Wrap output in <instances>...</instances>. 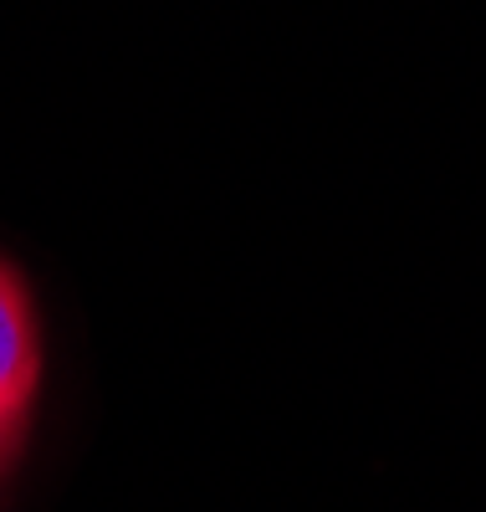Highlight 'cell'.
Returning <instances> with one entry per match:
<instances>
[{
    "label": "cell",
    "instance_id": "obj_1",
    "mask_svg": "<svg viewBox=\"0 0 486 512\" xmlns=\"http://www.w3.org/2000/svg\"><path fill=\"white\" fill-rule=\"evenodd\" d=\"M36 379H41L36 318H31L21 277L0 262V472H11V461L21 451Z\"/></svg>",
    "mask_w": 486,
    "mask_h": 512
}]
</instances>
